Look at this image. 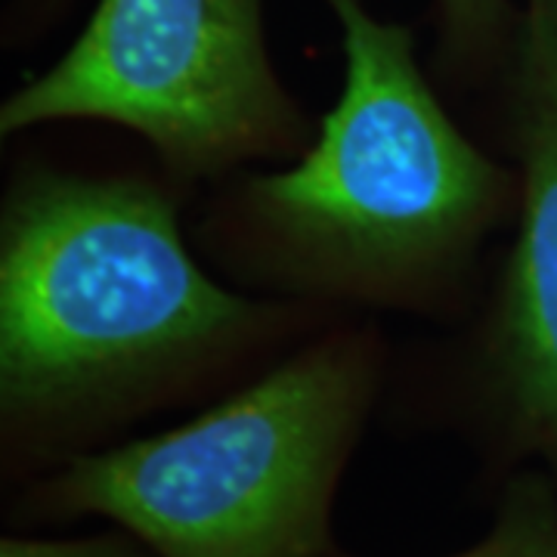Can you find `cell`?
Instances as JSON below:
<instances>
[{
  "label": "cell",
  "instance_id": "6da1fadb",
  "mask_svg": "<svg viewBox=\"0 0 557 557\" xmlns=\"http://www.w3.org/2000/svg\"><path fill=\"white\" fill-rule=\"evenodd\" d=\"M282 319L189 255L156 183L32 171L0 218V440L38 478L189 394Z\"/></svg>",
  "mask_w": 557,
  "mask_h": 557
},
{
  "label": "cell",
  "instance_id": "9c48e42d",
  "mask_svg": "<svg viewBox=\"0 0 557 557\" xmlns=\"http://www.w3.org/2000/svg\"><path fill=\"white\" fill-rule=\"evenodd\" d=\"M545 3V10H548V16H552V22H555L557 28V0H542Z\"/></svg>",
  "mask_w": 557,
  "mask_h": 557
},
{
  "label": "cell",
  "instance_id": "277c9868",
  "mask_svg": "<svg viewBox=\"0 0 557 557\" xmlns=\"http://www.w3.org/2000/svg\"><path fill=\"white\" fill-rule=\"evenodd\" d=\"M106 121L180 180L300 156L307 121L282 87L263 0H97L72 47L0 106V134Z\"/></svg>",
  "mask_w": 557,
  "mask_h": 557
},
{
  "label": "cell",
  "instance_id": "52a82bcc",
  "mask_svg": "<svg viewBox=\"0 0 557 557\" xmlns=\"http://www.w3.org/2000/svg\"><path fill=\"white\" fill-rule=\"evenodd\" d=\"M520 16L523 10L511 0H437L443 62L465 78L505 75L518 47Z\"/></svg>",
  "mask_w": 557,
  "mask_h": 557
},
{
  "label": "cell",
  "instance_id": "7a4b0ae2",
  "mask_svg": "<svg viewBox=\"0 0 557 557\" xmlns=\"http://www.w3.org/2000/svg\"><path fill=\"white\" fill-rule=\"evenodd\" d=\"M344 84L300 159L239 183L242 270L292 295L416 307L461 278L518 211V168L480 152L428 84L416 35L366 0H325Z\"/></svg>",
  "mask_w": 557,
  "mask_h": 557
},
{
  "label": "cell",
  "instance_id": "8992f818",
  "mask_svg": "<svg viewBox=\"0 0 557 557\" xmlns=\"http://www.w3.org/2000/svg\"><path fill=\"white\" fill-rule=\"evenodd\" d=\"M322 557H357L338 545ZM449 557H557V486L539 468L502 480L496 518L478 545Z\"/></svg>",
  "mask_w": 557,
  "mask_h": 557
},
{
  "label": "cell",
  "instance_id": "ba28073f",
  "mask_svg": "<svg viewBox=\"0 0 557 557\" xmlns=\"http://www.w3.org/2000/svg\"><path fill=\"white\" fill-rule=\"evenodd\" d=\"M0 557H159L143 539L127 530H106L94 536L47 539V536H10L0 539Z\"/></svg>",
  "mask_w": 557,
  "mask_h": 557
},
{
  "label": "cell",
  "instance_id": "3957f363",
  "mask_svg": "<svg viewBox=\"0 0 557 557\" xmlns=\"http://www.w3.org/2000/svg\"><path fill=\"white\" fill-rule=\"evenodd\" d=\"M381 384L379 341L329 332L161 434L65 458L20 523L106 518L159 557H322Z\"/></svg>",
  "mask_w": 557,
  "mask_h": 557
},
{
  "label": "cell",
  "instance_id": "5b68a950",
  "mask_svg": "<svg viewBox=\"0 0 557 557\" xmlns=\"http://www.w3.org/2000/svg\"><path fill=\"white\" fill-rule=\"evenodd\" d=\"M520 10L505 69L518 233L483 329L468 421L498 471L539 468L557 486V28L542 0Z\"/></svg>",
  "mask_w": 557,
  "mask_h": 557
}]
</instances>
